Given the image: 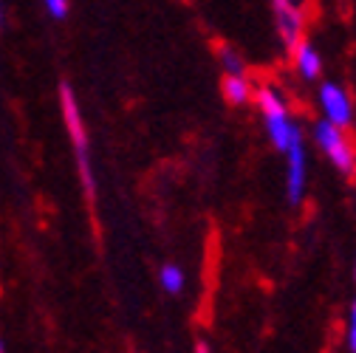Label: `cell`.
Here are the masks:
<instances>
[{"label":"cell","instance_id":"6da1fadb","mask_svg":"<svg viewBox=\"0 0 356 353\" xmlns=\"http://www.w3.org/2000/svg\"><path fill=\"white\" fill-rule=\"evenodd\" d=\"M57 94H60V113H63L65 133H68V139H71V150H74V161H76V172H79L82 192H85L88 201L94 204V198H97V175H94L91 136H88V127H85L82 105H79V99H76V91L71 88V82H60Z\"/></svg>","mask_w":356,"mask_h":353},{"label":"cell","instance_id":"7a4b0ae2","mask_svg":"<svg viewBox=\"0 0 356 353\" xmlns=\"http://www.w3.org/2000/svg\"><path fill=\"white\" fill-rule=\"evenodd\" d=\"M314 139H317V145L323 147V153L334 161V167L342 172V175H350L356 172V150H353V145L348 142V136L342 133V127H337V124H331L328 119L325 122H320L317 127H314Z\"/></svg>","mask_w":356,"mask_h":353},{"label":"cell","instance_id":"3957f363","mask_svg":"<svg viewBox=\"0 0 356 353\" xmlns=\"http://www.w3.org/2000/svg\"><path fill=\"white\" fill-rule=\"evenodd\" d=\"M289 156V172H286V190H289V201L300 204L302 192H305V145H302V133L294 127L291 139L286 147Z\"/></svg>","mask_w":356,"mask_h":353},{"label":"cell","instance_id":"277c9868","mask_svg":"<svg viewBox=\"0 0 356 353\" xmlns=\"http://www.w3.org/2000/svg\"><path fill=\"white\" fill-rule=\"evenodd\" d=\"M272 9H275V17H277V31H280V40L286 51H294V46L300 42V34H302V15L300 9L294 6V0H269Z\"/></svg>","mask_w":356,"mask_h":353},{"label":"cell","instance_id":"5b68a950","mask_svg":"<svg viewBox=\"0 0 356 353\" xmlns=\"http://www.w3.org/2000/svg\"><path fill=\"white\" fill-rule=\"evenodd\" d=\"M320 102H323V110H325V119L337 127H348L350 119H353V108H350V99L348 94L342 91L339 85L334 82H325L320 88Z\"/></svg>","mask_w":356,"mask_h":353},{"label":"cell","instance_id":"8992f818","mask_svg":"<svg viewBox=\"0 0 356 353\" xmlns=\"http://www.w3.org/2000/svg\"><path fill=\"white\" fill-rule=\"evenodd\" d=\"M263 122H266V133H269V139L275 142V147L286 153L289 139H291V130H294V124L289 122V113H286V110L263 113Z\"/></svg>","mask_w":356,"mask_h":353},{"label":"cell","instance_id":"52a82bcc","mask_svg":"<svg viewBox=\"0 0 356 353\" xmlns=\"http://www.w3.org/2000/svg\"><path fill=\"white\" fill-rule=\"evenodd\" d=\"M294 60H297V68L305 79H317L323 74V60L317 54V49L311 42H297L294 46Z\"/></svg>","mask_w":356,"mask_h":353},{"label":"cell","instance_id":"ba28073f","mask_svg":"<svg viewBox=\"0 0 356 353\" xmlns=\"http://www.w3.org/2000/svg\"><path fill=\"white\" fill-rule=\"evenodd\" d=\"M220 91H224L229 105H243L252 99V85L246 76H227L224 85H220Z\"/></svg>","mask_w":356,"mask_h":353},{"label":"cell","instance_id":"9c48e42d","mask_svg":"<svg viewBox=\"0 0 356 353\" xmlns=\"http://www.w3.org/2000/svg\"><path fill=\"white\" fill-rule=\"evenodd\" d=\"M218 63H220V68L227 71V76H246L243 57H241L232 46H220V49H218Z\"/></svg>","mask_w":356,"mask_h":353},{"label":"cell","instance_id":"30bf717a","mask_svg":"<svg viewBox=\"0 0 356 353\" xmlns=\"http://www.w3.org/2000/svg\"><path fill=\"white\" fill-rule=\"evenodd\" d=\"M159 280H161V288L167 294H181V288H184V272L178 269L175 263H167V266H161Z\"/></svg>","mask_w":356,"mask_h":353},{"label":"cell","instance_id":"8fae6325","mask_svg":"<svg viewBox=\"0 0 356 353\" xmlns=\"http://www.w3.org/2000/svg\"><path fill=\"white\" fill-rule=\"evenodd\" d=\"M42 6H46V15L51 20H65L68 17V0H42Z\"/></svg>","mask_w":356,"mask_h":353},{"label":"cell","instance_id":"7c38bea8","mask_svg":"<svg viewBox=\"0 0 356 353\" xmlns=\"http://www.w3.org/2000/svg\"><path fill=\"white\" fill-rule=\"evenodd\" d=\"M348 347L356 353V302L350 308V325H348Z\"/></svg>","mask_w":356,"mask_h":353},{"label":"cell","instance_id":"4fadbf2b","mask_svg":"<svg viewBox=\"0 0 356 353\" xmlns=\"http://www.w3.org/2000/svg\"><path fill=\"white\" fill-rule=\"evenodd\" d=\"M3 26H6V3L0 0V31H3Z\"/></svg>","mask_w":356,"mask_h":353},{"label":"cell","instance_id":"5bb4252c","mask_svg":"<svg viewBox=\"0 0 356 353\" xmlns=\"http://www.w3.org/2000/svg\"><path fill=\"white\" fill-rule=\"evenodd\" d=\"M195 353H209V345H207V342H204V339H201V342H198V345H195Z\"/></svg>","mask_w":356,"mask_h":353},{"label":"cell","instance_id":"9a60e30c","mask_svg":"<svg viewBox=\"0 0 356 353\" xmlns=\"http://www.w3.org/2000/svg\"><path fill=\"white\" fill-rule=\"evenodd\" d=\"M0 353H6V339L0 336Z\"/></svg>","mask_w":356,"mask_h":353}]
</instances>
